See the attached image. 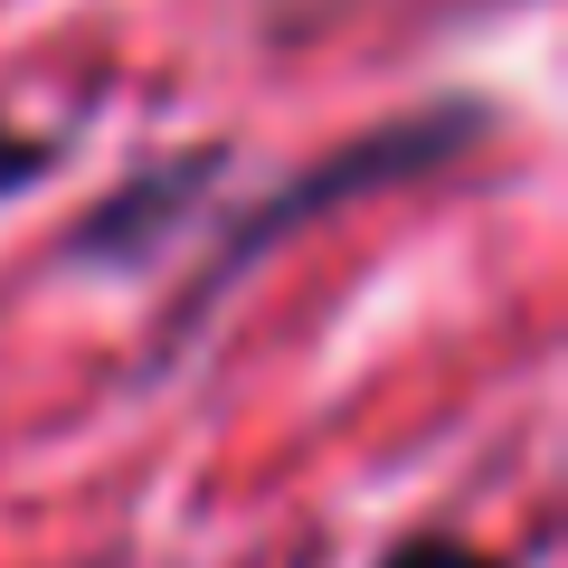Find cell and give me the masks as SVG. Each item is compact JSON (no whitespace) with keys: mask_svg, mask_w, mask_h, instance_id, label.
Wrapping results in <instances>:
<instances>
[{"mask_svg":"<svg viewBox=\"0 0 568 568\" xmlns=\"http://www.w3.org/2000/svg\"><path fill=\"white\" fill-rule=\"evenodd\" d=\"M219 171H227L219 142H209V152H171V162H142L133 181L104 190V200L58 237V265L67 275H104V265H142V256H162V246H181L190 209L219 190Z\"/></svg>","mask_w":568,"mask_h":568,"instance_id":"cell-2","label":"cell"},{"mask_svg":"<svg viewBox=\"0 0 568 568\" xmlns=\"http://www.w3.org/2000/svg\"><path fill=\"white\" fill-rule=\"evenodd\" d=\"M369 568H521V559H511V549L465 540V530H398Z\"/></svg>","mask_w":568,"mask_h":568,"instance_id":"cell-3","label":"cell"},{"mask_svg":"<svg viewBox=\"0 0 568 568\" xmlns=\"http://www.w3.org/2000/svg\"><path fill=\"white\" fill-rule=\"evenodd\" d=\"M493 133H503V114H493L484 95H426V104H398V114L361 123V133L332 142V152H313L304 171H284L265 200H246L237 219H219L209 256L190 265L181 304H171V323H162V351H181L190 332L209 323V304H219L227 284H246L284 237H304V227H323L332 209H361V200H379V190L436 181V171H455L465 152H484Z\"/></svg>","mask_w":568,"mask_h":568,"instance_id":"cell-1","label":"cell"},{"mask_svg":"<svg viewBox=\"0 0 568 568\" xmlns=\"http://www.w3.org/2000/svg\"><path fill=\"white\" fill-rule=\"evenodd\" d=\"M58 162H67V142H58V133H29V123H10V114H0V209H10V200H29V190H39Z\"/></svg>","mask_w":568,"mask_h":568,"instance_id":"cell-4","label":"cell"}]
</instances>
